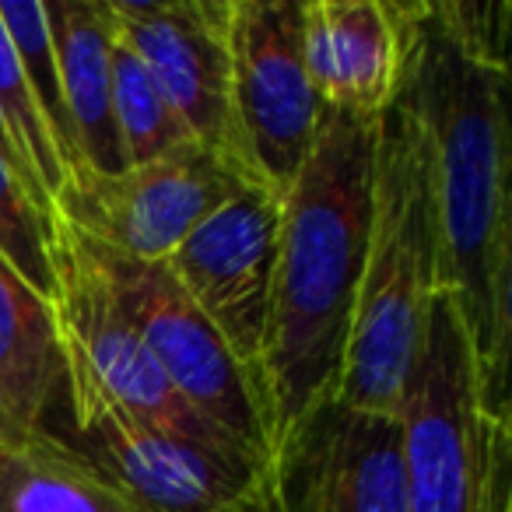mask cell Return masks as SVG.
Returning <instances> with one entry per match:
<instances>
[{"instance_id": "obj_12", "label": "cell", "mask_w": 512, "mask_h": 512, "mask_svg": "<svg viewBox=\"0 0 512 512\" xmlns=\"http://www.w3.org/2000/svg\"><path fill=\"white\" fill-rule=\"evenodd\" d=\"M106 8L116 39L137 53L193 141L239 169L228 60L232 0H106Z\"/></svg>"}, {"instance_id": "obj_10", "label": "cell", "mask_w": 512, "mask_h": 512, "mask_svg": "<svg viewBox=\"0 0 512 512\" xmlns=\"http://www.w3.org/2000/svg\"><path fill=\"white\" fill-rule=\"evenodd\" d=\"M249 179L225 155L183 141L113 179H92L60 204L78 232L141 264H165L172 249Z\"/></svg>"}, {"instance_id": "obj_8", "label": "cell", "mask_w": 512, "mask_h": 512, "mask_svg": "<svg viewBox=\"0 0 512 512\" xmlns=\"http://www.w3.org/2000/svg\"><path fill=\"white\" fill-rule=\"evenodd\" d=\"M50 256L53 285H57L50 306L53 316H57L64 362L88 372L95 379V386L116 407H123L130 418L165 428V432L186 435V439H197L211 449H221L228 456H239V460L264 467L242 446H235L225 432H218L197 411H190V404L165 379V372L158 369V362L144 348L137 330L127 323V316L116 309L99 267L88 256L78 228L67 218H60L53 225Z\"/></svg>"}, {"instance_id": "obj_20", "label": "cell", "mask_w": 512, "mask_h": 512, "mask_svg": "<svg viewBox=\"0 0 512 512\" xmlns=\"http://www.w3.org/2000/svg\"><path fill=\"white\" fill-rule=\"evenodd\" d=\"M53 221L39 214L15 172L0 158V260L46 302L53 299Z\"/></svg>"}, {"instance_id": "obj_18", "label": "cell", "mask_w": 512, "mask_h": 512, "mask_svg": "<svg viewBox=\"0 0 512 512\" xmlns=\"http://www.w3.org/2000/svg\"><path fill=\"white\" fill-rule=\"evenodd\" d=\"M109 92H113V123L127 169H137V165L172 151L176 144L193 141L183 120L172 113L165 95L151 81V74L144 71L137 53L123 39H116V32L113 46H109Z\"/></svg>"}, {"instance_id": "obj_9", "label": "cell", "mask_w": 512, "mask_h": 512, "mask_svg": "<svg viewBox=\"0 0 512 512\" xmlns=\"http://www.w3.org/2000/svg\"><path fill=\"white\" fill-rule=\"evenodd\" d=\"M271 512H407L400 418L313 404L271 449Z\"/></svg>"}, {"instance_id": "obj_7", "label": "cell", "mask_w": 512, "mask_h": 512, "mask_svg": "<svg viewBox=\"0 0 512 512\" xmlns=\"http://www.w3.org/2000/svg\"><path fill=\"white\" fill-rule=\"evenodd\" d=\"M78 235L99 267L116 309L127 316V323L137 330L165 379L190 404V411H197L207 425L225 432L235 446H242L267 467L271 449H267L264 418L256 407L253 386L235 365L218 330L186 299L169 264H141L99 246L85 232Z\"/></svg>"}, {"instance_id": "obj_3", "label": "cell", "mask_w": 512, "mask_h": 512, "mask_svg": "<svg viewBox=\"0 0 512 512\" xmlns=\"http://www.w3.org/2000/svg\"><path fill=\"white\" fill-rule=\"evenodd\" d=\"M435 295V204L428 144L393 95L376 120V183L337 400L397 418Z\"/></svg>"}, {"instance_id": "obj_13", "label": "cell", "mask_w": 512, "mask_h": 512, "mask_svg": "<svg viewBox=\"0 0 512 512\" xmlns=\"http://www.w3.org/2000/svg\"><path fill=\"white\" fill-rule=\"evenodd\" d=\"M302 64L323 109L376 120L400 78L390 0H302Z\"/></svg>"}, {"instance_id": "obj_14", "label": "cell", "mask_w": 512, "mask_h": 512, "mask_svg": "<svg viewBox=\"0 0 512 512\" xmlns=\"http://www.w3.org/2000/svg\"><path fill=\"white\" fill-rule=\"evenodd\" d=\"M64 404L53 306L0 260V456L43 439Z\"/></svg>"}, {"instance_id": "obj_16", "label": "cell", "mask_w": 512, "mask_h": 512, "mask_svg": "<svg viewBox=\"0 0 512 512\" xmlns=\"http://www.w3.org/2000/svg\"><path fill=\"white\" fill-rule=\"evenodd\" d=\"M0 512H137L134 502L60 435L0 456Z\"/></svg>"}, {"instance_id": "obj_6", "label": "cell", "mask_w": 512, "mask_h": 512, "mask_svg": "<svg viewBox=\"0 0 512 512\" xmlns=\"http://www.w3.org/2000/svg\"><path fill=\"white\" fill-rule=\"evenodd\" d=\"M228 60L235 162L253 186L285 197L327 113L302 64V0H232Z\"/></svg>"}, {"instance_id": "obj_2", "label": "cell", "mask_w": 512, "mask_h": 512, "mask_svg": "<svg viewBox=\"0 0 512 512\" xmlns=\"http://www.w3.org/2000/svg\"><path fill=\"white\" fill-rule=\"evenodd\" d=\"M376 120L327 109L306 165L281 197L271 309L256 376L267 449L309 407L334 397L341 383L372 221Z\"/></svg>"}, {"instance_id": "obj_17", "label": "cell", "mask_w": 512, "mask_h": 512, "mask_svg": "<svg viewBox=\"0 0 512 512\" xmlns=\"http://www.w3.org/2000/svg\"><path fill=\"white\" fill-rule=\"evenodd\" d=\"M0 22H4L11 43H15L29 92L36 99L39 116H43L46 134H50L53 148H57L60 169H64L67 179V190L60 197V204H64L71 193H78L88 183V169L81 162L78 137H74L71 113H67L64 102V85H60L57 53H53L50 29H46L43 0H0Z\"/></svg>"}, {"instance_id": "obj_1", "label": "cell", "mask_w": 512, "mask_h": 512, "mask_svg": "<svg viewBox=\"0 0 512 512\" xmlns=\"http://www.w3.org/2000/svg\"><path fill=\"white\" fill-rule=\"evenodd\" d=\"M390 8L400 39L393 95L418 120L432 169L435 292L460 313L488 400L509 411V53L460 39L435 0H390Z\"/></svg>"}, {"instance_id": "obj_19", "label": "cell", "mask_w": 512, "mask_h": 512, "mask_svg": "<svg viewBox=\"0 0 512 512\" xmlns=\"http://www.w3.org/2000/svg\"><path fill=\"white\" fill-rule=\"evenodd\" d=\"M0 120L8 127L11 144H15L25 169L32 172L39 190L50 197V204L60 214V197L67 190V179L64 169H60L57 148H53L50 134L43 127V116L36 109V99H32L29 81H25L22 71V60H18L15 43H11L4 22H0Z\"/></svg>"}, {"instance_id": "obj_11", "label": "cell", "mask_w": 512, "mask_h": 512, "mask_svg": "<svg viewBox=\"0 0 512 512\" xmlns=\"http://www.w3.org/2000/svg\"><path fill=\"white\" fill-rule=\"evenodd\" d=\"M278 232L281 197L249 183L200 221L165 260L186 299L232 351L235 365L253 386V397L271 309Z\"/></svg>"}, {"instance_id": "obj_5", "label": "cell", "mask_w": 512, "mask_h": 512, "mask_svg": "<svg viewBox=\"0 0 512 512\" xmlns=\"http://www.w3.org/2000/svg\"><path fill=\"white\" fill-rule=\"evenodd\" d=\"M46 432L102 470L137 512H271L264 467L130 418L71 362Z\"/></svg>"}, {"instance_id": "obj_15", "label": "cell", "mask_w": 512, "mask_h": 512, "mask_svg": "<svg viewBox=\"0 0 512 512\" xmlns=\"http://www.w3.org/2000/svg\"><path fill=\"white\" fill-rule=\"evenodd\" d=\"M43 15L88 183L120 176L127 172V158L113 123V92H109L113 22L106 0H43Z\"/></svg>"}, {"instance_id": "obj_4", "label": "cell", "mask_w": 512, "mask_h": 512, "mask_svg": "<svg viewBox=\"0 0 512 512\" xmlns=\"http://www.w3.org/2000/svg\"><path fill=\"white\" fill-rule=\"evenodd\" d=\"M407 512H512V414L484 390L453 299L432 295L400 404Z\"/></svg>"}]
</instances>
